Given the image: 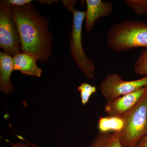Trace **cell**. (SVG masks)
Returning a JSON list of instances; mask_svg holds the SVG:
<instances>
[{"instance_id": "cell-1", "label": "cell", "mask_w": 147, "mask_h": 147, "mask_svg": "<svg viewBox=\"0 0 147 147\" xmlns=\"http://www.w3.org/2000/svg\"><path fill=\"white\" fill-rule=\"evenodd\" d=\"M11 6L20 37L21 50L35 56L39 61H46L52 54L53 42L48 18L41 15L31 4Z\"/></svg>"}, {"instance_id": "cell-2", "label": "cell", "mask_w": 147, "mask_h": 147, "mask_svg": "<svg viewBox=\"0 0 147 147\" xmlns=\"http://www.w3.org/2000/svg\"><path fill=\"white\" fill-rule=\"evenodd\" d=\"M106 44L116 52L137 47L147 48V23L125 20L114 24L107 33Z\"/></svg>"}, {"instance_id": "cell-3", "label": "cell", "mask_w": 147, "mask_h": 147, "mask_svg": "<svg viewBox=\"0 0 147 147\" xmlns=\"http://www.w3.org/2000/svg\"><path fill=\"white\" fill-rule=\"evenodd\" d=\"M121 117L123 126L119 135L123 147H136L147 134V86L138 102Z\"/></svg>"}, {"instance_id": "cell-4", "label": "cell", "mask_w": 147, "mask_h": 147, "mask_svg": "<svg viewBox=\"0 0 147 147\" xmlns=\"http://www.w3.org/2000/svg\"><path fill=\"white\" fill-rule=\"evenodd\" d=\"M73 22L69 37V49L71 56L82 73L88 79L95 78V66L84 52L82 42V26L86 17V11L74 9Z\"/></svg>"}, {"instance_id": "cell-5", "label": "cell", "mask_w": 147, "mask_h": 147, "mask_svg": "<svg viewBox=\"0 0 147 147\" xmlns=\"http://www.w3.org/2000/svg\"><path fill=\"white\" fill-rule=\"evenodd\" d=\"M0 47L13 57L21 52L20 37L12 6L7 1L0 2Z\"/></svg>"}, {"instance_id": "cell-6", "label": "cell", "mask_w": 147, "mask_h": 147, "mask_svg": "<svg viewBox=\"0 0 147 147\" xmlns=\"http://www.w3.org/2000/svg\"><path fill=\"white\" fill-rule=\"evenodd\" d=\"M147 86V76L141 79L125 81L117 74L106 76L100 84V91L106 100H113Z\"/></svg>"}, {"instance_id": "cell-7", "label": "cell", "mask_w": 147, "mask_h": 147, "mask_svg": "<svg viewBox=\"0 0 147 147\" xmlns=\"http://www.w3.org/2000/svg\"><path fill=\"white\" fill-rule=\"evenodd\" d=\"M145 90V87L116 99L107 100L105 107V113L108 116L121 117L138 102Z\"/></svg>"}, {"instance_id": "cell-8", "label": "cell", "mask_w": 147, "mask_h": 147, "mask_svg": "<svg viewBox=\"0 0 147 147\" xmlns=\"http://www.w3.org/2000/svg\"><path fill=\"white\" fill-rule=\"evenodd\" d=\"M87 5L86 30V32L91 30L98 19L110 16L113 11V3L103 2L101 0H86Z\"/></svg>"}, {"instance_id": "cell-9", "label": "cell", "mask_w": 147, "mask_h": 147, "mask_svg": "<svg viewBox=\"0 0 147 147\" xmlns=\"http://www.w3.org/2000/svg\"><path fill=\"white\" fill-rule=\"evenodd\" d=\"M13 70L24 75L41 77L42 69L37 65V58L28 53L20 52L13 57Z\"/></svg>"}, {"instance_id": "cell-10", "label": "cell", "mask_w": 147, "mask_h": 147, "mask_svg": "<svg viewBox=\"0 0 147 147\" xmlns=\"http://www.w3.org/2000/svg\"><path fill=\"white\" fill-rule=\"evenodd\" d=\"M13 70V57L5 52L0 53V89L1 91L8 94L13 87L10 77Z\"/></svg>"}, {"instance_id": "cell-11", "label": "cell", "mask_w": 147, "mask_h": 147, "mask_svg": "<svg viewBox=\"0 0 147 147\" xmlns=\"http://www.w3.org/2000/svg\"><path fill=\"white\" fill-rule=\"evenodd\" d=\"M88 147H123L117 132L102 133L96 136Z\"/></svg>"}, {"instance_id": "cell-12", "label": "cell", "mask_w": 147, "mask_h": 147, "mask_svg": "<svg viewBox=\"0 0 147 147\" xmlns=\"http://www.w3.org/2000/svg\"><path fill=\"white\" fill-rule=\"evenodd\" d=\"M123 126V120L119 117L108 116L100 117L98 121V129L102 133H107L111 131L119 132Z\"/></svg>"}, {"instance_id": "cell-13", "label": "cell", "mask_w": 147, "mask_h": 147, "mask_svg": "<svg viewBox=\"0 0 147 147\" xmlns=\"http://www.w3.org/2000/svg\"><path fill=\"white\" fill-rule=\"evenodd\" d=\"M134 71L140 76H147V48L142 51L134 63Z\"/></svg>"}, {"instance_id": "cell-14", "label": "cell", "mask_w": 147, "mask_h": 147, "mask_svg": "<svg viewBox=\"0 0 147 147\" xmlns=\"http://www.w3.org/2000/svg\"><path fill=\"white\" fill-rule=\"evenodd\" d=\"M77 90L80 92L82 104L86 105L88 102L92 95L96 92V88L94 86L88 83H84L77 87Z\"/></svg>"}, {"instance_id": "cell-15", "label": "cell", "mask_w": 147, "mask_h": 147, "mask_svg": "<svg viewBox=\"0 0 147 147\" xmlns=\"http://www.w3.org/2000/svg\"><path fill=\"white\" fill-rule=\"evenodd\" d=\"M125 2L137 15H147V0H125Z\"/></svg>"}, {"instance_id": "cell-16", "label": "cell", "mask_w": 147, "mask_h": 147, "mask_svg": "<svg viewBox=\"0 0 147 147\" xmlns=\"http://www.w3.org/2000/svg\"><path fill=\"white\" fill-rule=\"evenodd\" d=\"M7 1L11 5L17 7H23L31 3L32 0H7Z\"/></svg>"}, {"instance_id": "cell-17", "label": "cell", "mask_w": 147, "mask_h": 147, "mask_svg": "<svg viewBox=\"0 0 147 147\" xmlns=\"http://www.w3.org/2000/svg\"><path fill=\"white\" fill-rule=\"evenodd\" d=\"M63 5L70 11L72 12L74 9V6L76 5V1H62Z\"/></svg>"}, {"instance_id": "cell-18", "label": "cell", "mask_w": 147, "mask_h": 147, "mask_svg": "<svg viewBox=\"0 0 147 147\" xmlns=\"http://www.w3.org/2000/svg\"><path fill=\"white\" fill-rule=\"evenodd\" d=\"M136 147H147V134L140 140Z\"/></svg>"}, {"instance_id": "cell-19", "label": "cell", "mask_w": 147, "mask_h": 147, "mask_svg": "<svg viewBox=\"0 0 147 147\" xmlns=\"http://www.w3.org/2000/svg\"><path fill=\"white\" fill-rule=\"evenodd\" d=\"M17 137L20 140H22V141H24V142H26V143L30 145L32 147H40L38 146H36V145L34 144H32V143H31V142H29L26 139H25L22 136H20V135H17Z\"/></svg>"}, {"instance_id": "cell-20", "label": "cell", "mask_w": 147, "mask_h": 147, "mask_svg": "<svg viewBox=\"0 0 147 147\" xmlns=\"http://www.w3.org/2000/svg\"><path fill=\"white\" fill-rule=\"evenodd\" d=\"M40 2L42 3H46L48 4H52L53 3L55 2V1H39Z\"/></svg>"}, {"instance_id": "cell-21", "label": "cell", "mask_w": 147, "mask_h": 147, "mask_svg": "<svg viewBox=\"0 0 147 147\" xmlns=\"http://www.w3.org/2000/svg\"><path fill=\"white\" fill-rule=\"evenodd\" d=\"M18 144L20 145L21 147H32L30 145L28 144L23 143H18Z\"/></svg>"}, {"instance_id": "cell-22", "label": "cell", "mask_w": 147, "mask_h": 147, "mask_svg": "<svg viewBox=\"0 0 147 147\" xmlns=\"http://www.w3.org/2000/svg\"><path fill=\"white\" fill-rule=\"evenodd\" d=\"M11 147H21L18 143H16V144L11 143Z\"/></svg>"}]
</instances>
